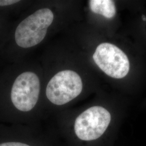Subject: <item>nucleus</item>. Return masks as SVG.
I'll use <instances>...</instances> for the list:
<instances>
[{
	"instance_id": "obj_9",
	"label": "nucleus",
	"mask_w": 146,
	"mask_h": 146,
	"mask_svg": "<svg viewBox=\"0 0 146 146\" xmlns=\"http://www.w3.org/2000/svg\"><path fill=\"white\" fill-rule=\"evenodd\" d=\"M142 19L143 21H146V17L144 15H142Z\"/></svg>"
},
{
	"instance_id": "obj_6",
	"label": "nucleus",
	"mask_w": 146,
	"mask_h": 146,
	"mask_svg": "<svg viewBox=\"0 0 146 146\" xmlns=\"http://www.w3.org/2000/svg\"><path fill=\"white\" fill-rule=\"evenodd\" d=\"M31 137L27 139L26 136L23 137V132L13 128L0 127V146H44Z\"/></svg>"
},
{
	"instance_id": "obj_1",
	"label": "nucleus",
	"mask_w": 146,
	"mask_h": 146,
	"mask_svg": "<svg viewBox=\"0 0 146 146\" xmlns=\"http://www.w3.org/2000/svg\"><path fill=\"white\" fill-rule=\"evenodd\" d=\"M120 125L110 110L95 105L78 115L68 132V146H115Z\"/></svg>"
},
{
	"instance_id": "obj_7",
	"label": "nucleus",
	"mask_w": 146,
	"mask_h": 146,
	"mask_svg": "<svg viewBox=\"0 0 146 146\" xmlns=\"http://www.w3.org/2000/svg\"><path fill=\"white\" fill-rule=\"evenodd\" d=\"M89 8L92 12L107 19L113 18L116 14L115 2L111 0H90Z\"/></svg>"
},
{
	"instance_id": "obj_8",
	"label": "nucleus",
	"mask_w": 146,
	"mask_h": 146,
	"mask_svg": "<svg viewBox=\"0 0 146 146\" xmlns=\"http://www.w3.org/2000/svg\"><path fill=\"white\" fill-rule=\"evenodd\" d=\"M19 1L16 0H0V6H7L15 4Z\"/></svg>"
},
{
	"instance_id": "obj_3",
	"label": "nucleus",
	"mask_w": 146,
	"mask_h": 146,
	"mask_svg": "<svg viewBox=\"0 0 146 146\" xmlns=\"http://www.w3.org/2000/svg\"><path fill=\"white\" fill-rule=\"evenodd\" d=\"M82 89V81L78 74L72 70H63L49 81L46 94L52 104L63 106L78 97Z\"/></svg>"
},
{
	"instance_id": "obj_4",
	"label": "nucleus",
	"mask_w": 146,
	"mask_h": 146,
	"mask_svg": "<svg viewBox=\"0 0 146 146\" xmlns=\"http://www.w3.org/2000/svg\"><path fill=\"white\" fill-rule=\"evenodd\" d=\"M40 92V82L36 75L30 72L22 73L12 86L11 103L20 111H30L36 106Z\"/></svg>"
},
{
	"instance_id": "obj_2",
	"label": "nucleus",
	"mask_w": 146,
	"mask_h": 146,
	"mask_svg": "<svg viewBox=\"0 0 146 146\" xmlns=\"http://www.w3.org/2000/svg\"><path fill=\"white\" fill-rule=\"evenodd\" d=\"M54 20L52 11L48 8L36 11L17 27L15 39L17 44L24 48L35 46L46 36L48 28Z\"/></svg>"
},
{
	"instance_id": "obj_5",
	"label": "nucleus",
	"mask_w": 146,
	"mask_h": 146,
	"mask_svg": "<svg viewBox=\"0 0 146 146\" xmlns=\"http://www.w3.org/2000/svg\"><path fill=\"white\" fill-rule=\"evenodd\" d=\"M93 58L97 66L113 78H123L129 71L130 63L127 56L113 44H100L96 48Z\"/></svg>"
}]
</instances>
